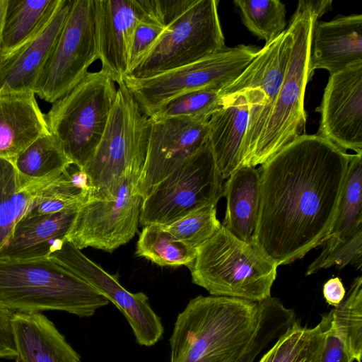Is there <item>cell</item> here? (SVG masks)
Returning <instances> with one entry per match:
<instances>
[{"label":"cell","mask_w":362,"mask_h":362,"mask_svg":"<svg viewBox=\"0 0 362 362\" xmlns=\"http://www.w3.org/2000/svg\"><path fill=\"white\" fill-rule=\"evenodd\" d=\"M351 154L316 134L299 136L259 169L255 246L277 266L324 244Z\"/></svg>","instance_id":"1"},{"label":"cell","mask_w":362,"mask_h":362,"mask_svg":"<svg viewBox=\"0 0 362 362\" xmlns=\"http://www.w3.org/2000/svg\"><path fill=\"white\" fill-rule=\"evenodd\" d=\"M330 0H300L288 28L292 45L285 74L270 106L264 111L255 134L243 154L242 165H262L285 146L305 134L304 98L312 78L310 59L315 27L332 7Z\"/></svg>","instance_id":"2"},{"label":"cell","mask_w":362,"mask_h":362,"mask_svg":"<svg viewBox=\"0 0 362 362\" xmlns=\"http://www.w3.org/2000/svg\"><path fill=\"white\" fill-rule=\"evenodd\" d=\"M259 317L258 303L199 295L176 318L170 362H235L252 341Z\"/></svg>","instance_id":"3"},{"label":"cell","mask_w":362,"mask_h":362,"mask_svg":"<svg viewBox=\"0 0 362 362\" xmlns=\"http://www.w3.org/2000/svg\"><path fill=\"white\" fill-rule=\"evenodd\" d=\"M109 303L96 288L49 258L0 259V304L13 313L59 310L88 317Z\"/></svg>","instance_id":"4"},{"label":"cell","mask_w":362,"mask_h":362,"mask_svg":"<svg viewBox=\"0 0 362 362\" xmlns=\"http://www.w3.org/2000/svg\"><path fill=\"white\" fill-rule=\"evenodd\" d=\"M278 266L222 225L197 249L189 268L193 284L211 296L261 302L271 296Z\"/></svg>","instance_id":"5"},{"label":"cell","mask_w":362,"mask_h":362,"mask_svg":"<svg viewBox=\"0 0 362 362\" xmlns=\"http://www.w3.org/2000/svg\"><path fill=\"white\" fill-rule=\"evenodd\" d=\"M165 30L126 76L144 78L192 63L226 47L217 0H159Z\"/></svg>","instance_id":"6"},{"label":"cell","mask_w":362,"mask_h":362,"mask_svg":"<svg viewBox=\"0 0 362 362\" xmlns=\"http://www.w3.org/2000/svg\"><path fill=\"white\" fill-rule=\"evenodd\" d=\"M102 138L81 169L90 186V195L110 197L127 175L140 177L144 166L150 118L139 108L123 80Z\"/></svg>","instance_id":"7"},{"label":"cell","mask_w":362,"mask_h":362,"mask_svg":"<svg viewBox=\"0 0 362 362\" xmlns=\"http://www.w3.org/2000/svg\"><path fill=\"white\" fill-rule=\"evenodd\" d=\"M115 84L102 69L88 72L45 115L49 132L79 169L89 160L102 138L116 98Z\"/></svg>","instance_id":"8"},{"label":"cell","mask_w":362,"mask_h":362,"mask_svg":"<svg viewBox=\"0 0 362 362\" xmlns=\"http://www.w3.org/2000/svg\"><path fill=\"white\" fill-rule=\"evenodd\" d=\"M259 48L238 45L192 63L144 78H122L141 110L151 117L161 106L182 94L202 89L221 90L252 62Z\"/></svg>","instance_id":"9"},{"label":"cell","mask_w":362,"mask_h":362,"mask_svg":"<svg viewBox=\"0 0 362 362\" xmlns=\"http://www.w3.org/2000/svg\"><path fill=\"white\" fill-rule=\"evenodd\" d=\"M223 178L209 142L143 199L139 224L168 226L191 211L217 204Z\"/></svg>","instance_id":"10"},{"label":"cell","mask_w":362,"mask_h":362,"mask_svg":"<svg viewBox=\"0 0 362 362\" xmlns=\"http://www.w3.org/2000/svg\"><path fill=\"white\" fill-rule=\"evenodd\" d=\"M97 59L94 0H74L33 93L52 104L77 86Z\"/></svg>","instance_id":"11"},{"label":"cell","mask_w":362,"mask_h":362,"mask_svg":"<svg viewBox=\"0 0 362 362\" xmlns=\"http://www.w3.org/2000/svg\"><path fill=\"white\" fill-rule=\"evenodd\" d=\"M139 177L127 175L110 197L89 195L79 206L66 239L78 250L93 247L112 252L137 232L143 197Z\"/></svg>","instance_id":"12"},{"label":"cell","mask_w":362,"mask_h":362,"mask_svg":"<svg viewBox=\"0 0 362 362\" xmlns=\"http://www.w3.org/2000/svg\"><path fill=\"white\" fill-rule=\"evenodd\" d=\"M49 258L90 284L112 303L129 324L139 345L151 346L162 338L164 328L161 319L145 293L127 291L117 275L105 271L66 239Z\"/></svg>","instance_id":"13"},{"label":"cell","mask_w":362,"mask_h":362,"mask_svg":"<svg viewBox=\"0 0 362 362\" xmlns=\"http://www.w3.org/2000/svg\"><path fill=\"white\" fill-rule=\"evenodd\" d=\"M208 122L187 117L150 118L146 157L138 181L143 199L208 142Z\"/></svg>","instance_id":"14"},{"label":"cell","mask_w":362,"mask_h":362,"mask_svg":"<svg viewBox=\"0 0 362 362\" xmlns=\"http://www.w3.org/2000/svg\"><path fill=\"white\" fill-rule=\"evenodd\" d=\"M317 135L339 148L362 153V62L329 74Z\"/></svg>","instance_id":"15"},{"label":"cell","mask_w":362,"mask_h":362,"mask_svg":"<svg viewBox=\"0 0 362 362\" xmlns=\"http://www.w3.org/2000/svg\"><path fill=\"white\" fill-rule=\"evenodd\" d=\"M292 34L287 28L260 48L255 57L231 83L219 90L223 97L245 91L250 105L247 128L243 154L252 141L260 118L270 106L282 83L291 48Z\"/></svg>","instance_id":"16"},{"label":"cell","mask_w":362,"mask_h":362,"mask_svg":"<svg viewBox=\"0 0 362 362\" xmlns=\"http://www.w3.org/2000/svg\"><path fill=\"white\" fill-rule=\"evenodd\" d=\"M149 3L150 0H94L101 69L115 83L129 71L134 33Z\"/></svg>","instance_id":"17"},{"label":"cell","mask_w":362,"mask_h":362,"mask_svg":"<svg viewBox=\"0 0 362 362\" xmlns=\"http://www.w3.org/2000/svg\"><path fill=\"white\" fill-rule=\"evenodd\" d=\"M74 0H54L30 38L6 58H0V88L33 92L64 25Z\"/></svg>","instance_id":"18"},{"label":"cell","mask_w":362,"mask_h":362,"mask_svg":"<svg viewBox=\"0 0 362 362\" xmlns=\"http://www.w3.org/2000/svg\"><path fill=\"white\" fill-rule=\"evenodd\" d=\"M358 62H362V15L318 21L313 36L310 72L325 69L332 74Z\"/></svg>","instance_id":"19"},{"label":"cell","mask_w":362,"mask_h":362,"mask_svg":"<svg viewBox=\"0 0 362 362\" xmlns=\"http://www.w3.org/2000/svg\"><path fill=\"white\" fill-rule=\"evenodd\" d=\"M30 90L0 88V158L11 162L40 136L49 132Z\"/></svg>","instance_id":"20"},{"label":"cell","mask_w":362,"mask_h":362,"mask_svg":"<svg viewBox=\"0 0 362 362\" xmlns=\"http://www.w3.org/2000/svg\"><path fill=\"white\" fill-rule=\"evenodd\" d=\"M79 206L47 216L22 217L0 249V259H47L66 240Z\"/></svg>","instance_id":"21"},{"label":"cell","mask_w":362,"mask_h":362,"mask_svg":"<svg viewBox=\"0 0 362 362\" xmlns=\"http://www.w3.org/2000/svg\"><path fill=\"white\" fill-rule=\"evenodd\" d=\"M250 105L245 91L222 97L220 107L209 119L208 142L223 180L242 164Z\"/></svg>","instance_id":"22"},{"label":"cell","mask_w":362,"mask_h":362,"mask_svg":"<svg viewBox=\"0 0 362 362\" xmlns=\"http://www.w3.org/2000/svg\"><path fill=\"white\" fill-rule=\"evenodd\" d=\"M12 327L22 362H78L80 355L42 313H14Z\"/></svg>","instance_id":"23"},{"label":"cell","mask_w":362,"mask_h":362,"mask_svg":"<svg viewBox=\"0 0 362 362\" xmlns=\"http://www.w3.org/2000/svg\"><path fill=\"white\" fill-rule=\"evenodd\" d=\"M226 180L223 187L226 210L221 225L238 239L255 245L260 203L259 169L242 165Z\"/></svg>","instance_id":"24"},{"label":"cell","mask_w":362,"mask_h":362,"mask_svg":"<svg viewBox=\"0 0 362 362\" xmlns=\"http://www.w3.org/2000/svg\"><path fill=\"white\" fill-rule=\"evenodd\" d=\"M57 179L28 182L20 176L11 161L0 158V249L19 220L42 200Z\"/></svg>","instance_id":"25"},{"label":"cell","mask_w":362,"mask_h":362,"mask_svg":"<svg viewBox=\"0 0 362 362\" xmlns=\"http://www.w3.org/2000/svg\"><path fill=\"white\" fill-rule=\"evenodd\" d=\"M362 153L351 154L339 202L324 244L362 236Z\"/></svg>","instance_id":"26"},{"label":"cell","mask_w":362,"mask_h":362,"mask_svg":"<svg viewBox=\"0 0 362 362\" xmlns=\"http://www.w3.org/2000/svg\"><path fill=\"white\" fill-rule=\"evenodd\" d=\"M12 163L20 176L30 182L57 179L73 165L50 132L35 139Z\"/></svg>","instance_id":"27"},{"label":"cell","mask_w":362,"mask_h":362,"mask_svg":"<svg viewBox=\"0 0 362 362\" xmlns=\"http://www.w3.org/2000/svg\"><path fill=\"white\" fill-rule=\"evenodd\" d=\"M325 334L323 316L314 327H302L296 321L259 362H322Z\"/></svg>","instance_id":"28"},{"label":"cell","mask_w":362,"mask_h":362,"mask_svg":"<svg viewBox=\"0 0 362 362\" xmlns=\"http://www.w3.org/2000/svg\"><path fill=\"white\" fill-rule=\"evenodd\" d=\"M54 0H8L0 58L21 47L37 30Z\"/></svg>","instance_id":"29"},{"label":"cell","mask_w":362,"mask_h":362,"mask_svg":"<svg viewBox=\"0 0 362 362\" xmlns=\"http://www.w3.org/2000/svg\"><path fill=\"white\" fill-rule=\"evenodd\" d=\"M135 253L160 267L189 268L197 249L178 240L162 226L147 225L139 234Z\"/></svg>","instance_id":"30"},{"label":"cell","mask_w":362,"mask_h":362,"mask_svg":"<svg viewBox=\"0 0 362 362\" xmlns=\"http://www.w3.org/2000/svg\"><path fill=\"white\" fill-rule=\"evenodd\" d=\"M332 325L349 362H361L362 277L352 282L344 300L331 311Z\"/></svg>","instance_id":"31"},{"label":"cell","mask_w":362,"mask_h":362,"mask_svg":"<svg viewBox=\"0 0 362 362\" xmlns=\"http://www.w3.org/2000/svg\"><path fill=\"white\" fill-rule=\"evenodd\" d=\"M258 304L259 317L255 334L246 350L235 362H254L262 351L296 321L294 310L285 307L277 298L270 296Z\"/></svg>","instance_id":"32"},{"label":"cell","mask_w":362,"mask_h":362,"mask_svg":"<svg viewBox=\"0 0 362 362\" xmlns=\"http://www.w3.org/2000/svg\"><path fill=\"white\" fill-rule=\"evenodd\" d=\"M244 25L258 39L270 42L286 29V7L279 0H234Z\"/></svg>","instance_id":"33"},{"label":"cell","mask_w":362,"mask_h":362,"mask_svg":"<svg viewBox=\"0 0 362 362\" xmlns=\"http://www.w3.org/2000/svg\"><path fill=\"white\" fill-rule=\"evenodd\" d=\"M221 102L222 96L219 90H194L169 100L149 118L187 117L198 121H209L220 107Z\"/></svg>","instance_id":"34"},{"label":"cell","mask_w":362,"mask_h":362,"mask_svg":"<svg viewBox=\"0 0 362 362\" xmlns=\"http://www.w3.org/2000/svg\"><path fill=\"white\" fill-rule=\"evenodd\" d=\"M216 216V204L197 209L177 221L162 226L187 245L197 249L210 239L221 227Z\"/></svg>","instance_id":"35"},{"label":"cell","mask_w":362,"mask_h":362,"mask_svg":"<svg viewBox=\"0 0 362 362\" xmlns=\"http://www.w3.org/2000/svg\"><path fill=\"white\" fill-rule=\"evenodd\" d=\"M165 28L159 0H150L147 12L139 20L134 33L128 73L154 47Z\"/></svg>","instance_id":"36"},{"label":"cell","mask_w":362,"mask_h":362,"mask_svg":"<svg viewBox=\"0 0 362 362\" xmlns=\"http://www.w3.org/2000/svg\"><path fill=\"white\" fill-rule=\"evenodd\" d=\"M347 264L361 268L362 236L345 243L325 245L320 255L308 267L305 275H311L333 266L341 269Z\"/></svg>","instance_id":"37"},{"label":"cell","mask_w":362,"mask_h":362,"mask_svg":"<svg viewBox=\"0 0 362 362\" xmlns=\"http://www.w3.org/2000/svg\"><path fill=\"white\" fill-rule=\"evenodd\" d=\"M13 313L0 304V358H17L12 327Z\"/></svg>","instance_id":"38"},{"label":"cell","mask_w":362,"mask_h":362,"mask_svg":"<svg viewBox=\"0 0 362 362\" xmlns=\"http://www.w3.org/2000/svg\"><path fill=\"white\" fill-rule=\"evenodd\" d=\"M323 317L325 321V345L322 362H349L340 339L332 325L330 312Z\"/></svg>","instance_id":"39"},{"label":"cell","mask_w":362,"mask_h":362,"mask_svg":"<svg viewBox=\"0 0 362 362\" xmlns=\"http://www.w3.org/2000/svg\"><path fill=\"white\" fill-rule=\"evenodd\" d=\"M322 293L328 305H339L346 296V290L339 277L329 279L323 286Z\"/></svg>","instance_id":"40"},{"label":"cell","mask_w":362,"mask_h":362,"mask_svg":"<svg viewBox=\"0 0 362 362\" xmlns=\"http://www.w3.org/2000/svg\"><path fill=\"white\" fill-rule=\"evenodd\" d=\"M8 0H0V51L1 46L2 33Z\"/></svg>","instance_id":"41"},{"label":"cell","mask_w":362,"mask_h":362,"mask_svg":"<svg viewBox=\"0 0 362 362\" xmlns=\"http://www.w3.org/2000/svg\"><path fill=\"white\" fill-rule=\"evenodd\" d=\"M16 362H22L18 358H16Z\"/></svg>","instance_id":"42"},{"label":"cell","mask_w":362,"mask_h":362,"mask_svg":"<svg viewBox=\"0 0 362 362\" xmlns=\"http://www.w3.org/2000/svg\"><path fill=\"white\" fill-rule=\"evenodd\" d=\"M78 362H81V361H78Z\"/></svg>","instance_id":"43"}]
</instances>
